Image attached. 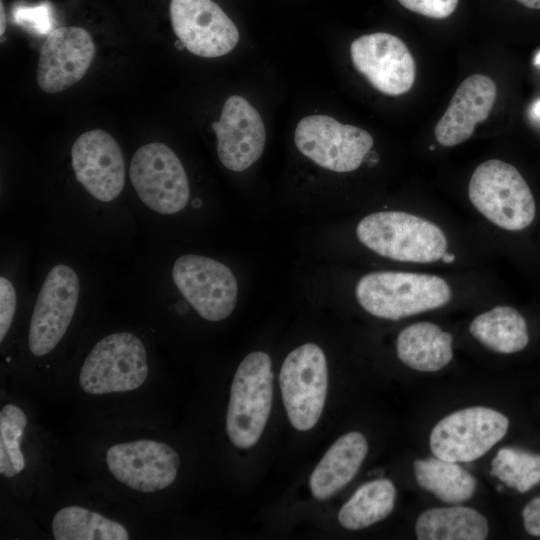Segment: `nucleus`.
Segmentation results:
<instances>
[{
  "instance_id": "1",
  "label": "nucleus",
  "mask_w": 540,
  "mask_h": 540,
  "mask_svg": "<svg viewBox=\"0 0 540 540\" xmlns=\"http://www.w3.org/2000/svg\"><path fill=\"white\" fill-rule=\"evenodd\" d=\"M356 235L366 248L390 260L416 264L455 260L448 252L443 229L413 213L389 210L368 214L359 221Z\"/></svg>"
},
{
  "instance_id": "2",
  "label": "nucleus",
  "mask_w": 540,
  "mask_h": 540,
  "mask_svg": "<svg viewBox=\"0 0 540 540\" xmlns=\"http://www.w3.org/2000/svg\"><path fill=\"white\" fill-rule=\"evenodd\" d=\"M355 296L369 314L400 320L444 307L453 292L448 281L435 274L377 271L359 279Z\"/></svg>"
},
{
  "instance_id": "3",
  "label": "nucleus",
  "mask_w": 540,
  "mask_h": 540,
  "mask_svg": "<svg viewBox=\"0 0 540 540\" xmlns=\"http://www.w3.org/2000/svg\"><path fill=\"white\" fill-rule=\"evenodd\" d=\"M468 196L473 207L490 223L506 231H521L536 215L533 194L516 167L489 159L473 171Z\"/></svg>"
},
{
  "instance_id": "4",
  "label": "nucleus",
  "mask_w": 540,
  "mask_h": 540,
  "mask_svg": "<svg viewBox=\"0 0 540 540\" xmlns=\"http://www.w3.org/2000/svg\"><path fill=\"white\" fill-rule=\"evenodd\" d=\"M273 399V371L268 354L255 351L239 364L230 388L226 431L241 449L254 446L267 424Z\"/></svg>"
},
{
  "instance_id": "5",
  "label": "nucleus",
  "mask_w": 540,
  "mask_h": 540,
  "mask_svg": "<svg viewBox=\"0 0 540 540\" xmlns=\"http://www.w3.org/2000/svg\"><path fill=\"white\" fill-rule=\"evenodd\" d=\"M147 351L130 332H116L99 340L85 358L78 377L89 395L125 393L140 388L148 377Z\"/></svg>"
},
{
  "instance_id": "6",
  "label": "nucleus",
  "mask_w": 540,
  "mask_h": 540,
  "mask_svg": "<svg viewBox=\"0 0 540 540\" xmlns=\"http://www.w3.org/2000/svg\"><path fill=\"white\" fill-rule=\"evenodd\" d=\"M509 419L485 406L454 411L432 428L429 446L434 456L456 463L475 461L503 439Z\"/></svg>"
},
{
  "instance_id": "7",
  "label": "nucleus",
  "mask_w": 540,
  "mask_h": 540,
  "mask_svg": "<svg viewBox=\"0 0 540 540\" xmlns=\"http://www.w3.org/2000/svg\"><path fill=\"white\" fill-rule=\"evenodd\" d=\"M279 385L291 425L299 431L312 429L323 412L328 371L323 350L314 343L292 350L282 363Z\"/></svg>"
},
{
  "instance_id": "8",
  "label": "nucleus",
  "mask_w": 540,
  "mask_h": 540,
  "mask_svg": "<svg viewBox=\"0 0 540 540\" xmlns=\"http://www.w3.org/2000/svg\"><path fill=\"white\" fill-rule=\"evenodd\" d=\"M294 142L304 156L334 172L358 169L374 144L366 130L327 115L302 118L296 126Z\"/></svg>"
},
{
  "instance_id": "9",
  "label": "nucleus",
  "mask_w": 540,
  "mask_h": 540,
  "mask_svg": "<svg viewBox=\"0 0 540 540\" xmlns=\"http://www.w3.org/2000/svg\"><path fill=\"white\" fill-rule=\"evenodd\" d=\"M130 179L141 201L160 214H174L187 205L190 189L182 163L165 144L152 142L132 157Z\"/></svg>"
},
{
  "instance_id": "10",
  "label": "nucleus",
  "mask_w": 540,
  "mask_h": 540,
  "mask_svg": "<svg viewBox=\"0 0 540 540\" xmlns=\"http://www.w3.org/2000/svg\"><path fill=\"white\" fill-rule=\"evenodd\" d=\"M172 278L180 293L205 320L221 321L236 306V278L219 261L197 254L182 255L174 262Z\"/></svg>"
},
{
  "instance_id": "11",
  "label": "nucleus",
  "mask_w": 540,
  "mask_h": 540,
  "mask_svg": "<svg viewBox=\"0 0 540 540\" xmlns=\"http://www.w3.org/2000/svg\"><path fill=\"white\" fill-rule=\"evenodd\" d=\"M105 461L119 483L141 493H155L169 487L180 467L175 449L151 439L113 444L106 451Z\"/></svg>"
},
{
  "instance_id": "12",
  "label": "nucleus",
  "mask_w": 540,
  "mask_h": 540,
  "mask_svg": "<svg viewBox=\"0 0 540 540\" xmlns=\"http://www.w3.org/2000/svg\"><path fill=\"white\" fill-rule=\"evenodd\" d=\"M79 286L76 272L67 265H56L47 274L29 325L28 347L34 356L50 353L65 335L75 314Z\"/></svg>"
},
{
  "instance_id": "13",
  "label": "nucleus",
  "mask_w": 540,
  "mask_h": 540,
  "mask_svg": "<svg viewBox=\"0 0 540 540\" xmlns=\"http://www.w3.org/2000/svg\"><path fill=\"white\" fill-rule=\"evenodd\" d=\"M169 11L175 35L194 55L221 57L239 41L236 25L212 0H171Z\"/></svg>"
},
{
  "instance_id": "14",
  "label": "nucleus",
  "mask_w": 540,
  "mask_h": 540,
  "mask_svg": "<svg viewBox=\"0 0 540 540\" xmlns=\"http://www.w3.org/2000/svg\"><path fill=\"white\" fill-rule=\"evenodd\" d=\"M350 55L356 70L383 94L399 96L414 84V58L395 35L377 32L360 36L351 43Z\"/></svg>"
},
{
  "instance_id": "15",
  "label": "nucleus",
  "mask_w": 540,
  "mask_h": 540,
  "mask_svg": "<svg viewBox=\"0 0 540 540\" xmlns=\"http://www.w3.org/2000/svg\"><path fill=\"white\" fill-rule=\"evenodd\" d=\"M75 177L96 199L109 202L121 193L125 163L117 141L106 131L95 129L81 134L71 148Z\"/></svg>"
},
{
  "instance_id": "16",
  "label": "nucleus",
  "mask_w": 540,
  "mask_h": 540,
  "mask_svg": "<svg viewBox=\"0 0 540 540\" xmlns=\"http://www.w3.org/2000/svg\"><path fill=\"white\" fill-rule=\"evenodd\" d=\"M217 137V154L229 170L241 172L262 155L266 142L263 120L243 97L230 96L224 103L221 117L212 123Z\"/></svg>"
},
{
  "instance_id": "17",
  "label": "nucleus",
  "mask_w": 540,
  "mask_h": 540,
  "mask_svg": "<svg viewBox=\"0 0 540 540\" xmlns=\"http://www.w3.org/2000/svg\"><path fill=\"white\" fill-rule=\"evenodd\" d=\"M95 55L91 35L81 27H60L46 38L37 65V83L46 93L61 92L80 81Z\"/></svg>"
},
{
  "instance_id": "18",
  "label": "nucleus",
  "mask_w": 540,
  "mask_h": 540,
  "mask_svg": "<svg viewBox=\"0 0 540 540\" xmlns=\"http://www.w3.org/2000/svg\"><path fill=\"white\" fill-rule=\"evenodd\" d=\"M497 96L495 82L483 74L467 77L457 88L434 129L438 143L452 147L468 140L478 123L486 120Z\"/></svg>"
},
{
  "instance_id": "19",
  "label": "nucleus",
  "mask_w": 540,
  "mask_h": 540,
  "mask_svg": "<svg viewBox=\"0 0 540 540\" xmlns=\"http://www.w3.org/2000/svg\"><path fill=\"white\" fill-rule=\"evenodd\" d=\"M368 453L363 434L348 432L339 437L314 468L309 486L318 500H326L346 486L357 474Z\"/></svg>"
},
{
  "instance_id": "20",
  "label": "nucleus",
  "mask_w": 540,
  "mask_h": 540,
  "mask_svg": "<svg viewBox=\"0 0 540 540\" xmlns=\"http://www.w3.org/2000/svg\"><path fill=\"white\" fill-rule=\"evenodd\" d=\"M396 354L413 370L436 372L453 359V336L433 322H415L399 332Z\"/></svg>"
},
{
  "instance_id": "21",
  "label": "nucleus",
  "mask_w": 540,
  "mask_h": 540,
  "mask_svg": "<svg viewBox=\"0 0 540 540\" xmlns=\"http://www.w3.org/2000/svg\"><path fill=\"white\" fill-rule=\"evenodd\" d=\"M488 533L487 518L462 505L424 510L415 523L419 540H484Z\"/></svg>"
},
{
  "instance_id": "22",
  "label": "nucleus",
  "mask_w": 540,
  "mask_h": 540,
  "mask_svg": "<svg viewBox=\"0 0 540 540\" xmlns=\"http://www.w3.org/2000/svg\"><path fill=\"white\" fill-rule=\"evenodd\" d=\"M469 332L484 347L499 354L517 353L529 343L525 318L508 305H497L477 315Z\"/></svg>"
},
{
  "instance_id": "23",
  "label": "nucleus",
  "mask_w": 540,
  "mask_h": 540,
  "mask_svg": "<svg viewBox=\"0 0 540 540\" xmlns=\"http://www.w3.org/2000/svg\"><path fill=\"white\" fill-rule=\"evenodd\" d=\"M413 469L417 484L444 503H463L476 490L475 477L456 462L435 456L415 460Z\"/></svg>"
},
{
  "instance_id": "24",
  "label": "nucleus",
  "mask_w": 540,
  "mask_h": 540,
  "mask_svg": "<svg viewBox=\"0 0 540 540\" xmlns=\"http://www.w3.org/2000/svg\"><path fill=\"white\" fill-rule=\"evenodd\" d=\"M54 540H127L130 533L122 523L82 506L58 510L51 522Z\"/></svg>"
},
{
  "instance_id": "25",
  "label": "nucleus",
  "mask_w": 540,
  "mask_h": 540,
  "mask_svg": "<svg viewBox=\"0 0 540 540\" xmlns=\"http://www.w3.org/2000/svg\"><path fill=\"white\" fill-rule=\"evenodd\" d=\"M396 488L386 478L371 480L361 485L341 507L339 523L346 529L369 527L389 516L394 508Z\"/></svg>"
},
{
  "instance_id": "26",
  "label": "nucleus",
  "mask_w": 540,
  "mask_h": 540,
  "mask_svg": "<svg viewBox=\"0 0 540 540\" xmlns=\"http://www.w3.org/2000/svg\"><path fill=\"white\" fill-rule=\"evenodd\" d=\"M28 425L24 410L7 403L0 411V474L6 479L19 475L26 467L22 440Z\"/></svg>"
},
{
  "instance_id": "27",
  "label": "nucleus",
  "mask_w": 540,
  "mask_h": 540,
  "mask_svg": "<svg viewBox=\"0 0 540 540\" xmlns=\"http://www.w3.org/2000/svg\"><path fill=\"white\" fill-rule=\"evenodd\" d=\"M490 474L506 486L526 493L540 483V454L501 448L491 461Z\"/></svg>"
},
{
  "instance_id": "28",
  "label": "nucleus",
  "mask_w": 540,
  "mask_h": 540,
  "mask_svg": "<svg viewBox=\"0 0 540 540\" xmlns=\"http://www.w3.org/2000/svg\"><path fill=\"white\" fill-rule=\"evenodd\" d=\"M11 14L15 23L39 36H48L54 30L52 29L54 22L49 3L35 6L15 5Z\"/></svg>"
},
{
  "instance_id": "29",
  "label": "nucleus",
  "mask_w": 540,
  "mask_h": 540,
  "mask_svg": "<svg viewBox=\"0 0 540 540\" xmlns=\"http://www.w3.org/2000/svg\"><path fill=\"white\" fill-rule=\"evenodd\" d=\"M406 9L433 19L449 17L456 9L458 0H398Z\"/></svg>"
},
{
  "instance_id": "30",
  "label": "nucleus",
  "mask_w": 540,
  "mask_h": 540,
  "mask_svg": "<svg viewBox=\"0 0 540 540\" xmlns=\"http://www.w3.org/2000/svg\"><path fill=\"white\" fill-rule=\"evenodd\" d=\"M16 292L13 284L0 277V342L8 334L16 310Z\"/></svg>"
},
{
  "instance_id": "31",
  "label": "nucleus",
  "mask_w": 540,
  "mask_h": 540,
  "mask_svg": "<svg viewBox=\"0 0 540 540\" xmlns=\"http://www.w3.org/2000/svg\"><path fill=\"white\" fill-rule=\"evenodd\" d=\"M525 531L531 536H540V496L531 499L522 509Z\"/></svg>"
},
{
  "instance_id": "32",
  "label": "nucleus",
  "mask_w": 540,
  "mask_h": 540,
  "mask_svg": "<svg viewBox=\"0 0 540 540\" xmlns=\"http://www.w3.org/2000/svg\"><path fill=\"white\" fill-rule=\"evenodd\" d=\"M516 1L527 8L540 10V0H516Z\"/></svg>"
},
{
  "instance_id": "33",
  "label": "nucleus",
  "mask_w": 540,
  "mask_h": 540,
  "mask_svg": "<svg viewBox=\"0 0 540 540\" xmlns=\"http://www.w3.org/2000/svg\"><path fill=\"white\" fill-rule=\"evenodd\" d=\"M0 8H1V11H0V14H1L0 34L2 36L4 34V32H5V29H6V16H5V10H4V6H3L2 1H1V4H0Z\"/></svg>"
},
{
  "instance_id": "34",
  "label": "nucleus",
  "mask_w": 540,
  "mask_h": 540,
  "mask_svg": "<svg viewBox=\"0 0 540 540\" xmlns=\"http://www.w3.org/2000/svg\"><path fill=\"white\" fill-rule=\"evenodd\" d=\"M533 113L540 117V101H537L533 106Z\"/></svg>"
},
{
  "instance_id": "35",
  "label": "nucleus",
  "mask_w": 540,
  "mask_h": 540,
  "mask_svg": "<svg viewBox=\"0 0 540 540\" xmlns=\"http://www.w3.org/2000/svg\"><path fill=\"white\" fill-rule=\"evenodd\" d=\"M534 64L540 66V52H538L534 58Z\"/></svg>"
}]
</instances>
